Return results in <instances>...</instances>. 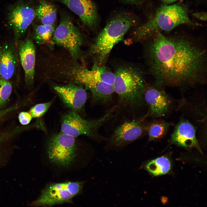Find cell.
Here are the masks:
<instances>
[{"label":"cell","mask_w":207,"mask_h":207,"mask_svg":"<svg viewBox=\"0 0 207 207\" xmlns=\"http://www.w3.org/2000/svg\"><path fill=\"white\" fill-rule=\"evenodd\" d=\"M18 47L20 62L24 72L25 83L32 85L34 80L36 62V50L32 41L28 38L19 41Z\"/></svg>","instance_id":"12"},{"label":"cell","mask_w":207,"mask_h":207,"mask_svg":"<svg viewBox=\"0 0 207 207\" xmlns=\"http://www.w3.org/2000/svg\"><path fill=\"white\" fill-rule=\"evenodd\" d=\"M170 124L163 120H154L146 126L149 141L159 139L166 134Z\"/></svg>","instance_id":"20"},{"label":"cell","mask_w":207,"mask_h":207,"mask_svg":"<svg viewBox=\"0 0 207 207\" xmlns=\"http://www.w3.org/2000/svg\"><path fill=\"white\" fill-rule=\"evenodd\" d=\"M52 103V101H50L36 104L30 109V113L33 118L41 117L47 110Z\"/></svg>","instance_id":"23"},{"label":"cell","mask_w":207,"mask_h":207,"mask_svg":"<svg viewBox=\"0 0 207 207\" xmlns=\"http://www.w3.org/2000/svg\"><path fill=\"white\" fill-rule=\"evenodd\" d=\"M193 16L200 20L205 21L206 20V14L205 12L196 13L193 14Z\"/></svg>","instance_id":"26"},{"label":"cell","mask_w":207,"mask_h":207,"mask_svg":"<svg viewBox=\"0 0 207 207\" xmlns=\"http://www.w3.org/2000/svg\"><path fill=\"white\" fill-rule=\"evenodd\" d=\"M74 137L61 132L52 136L49 139L47 154L49 159L57 165L66 167L76 157Z\"/></svg>","instance_id":"7"},{"label":"cell","mask_w":207,"mask_h":207,"mask_svg":"<svg viewBox=\"0 0 207 207\" xmlns=\"http://www.w3.org/2000/svg\"><path fill=\"white\" fill-rule=\"evenodd\" d=\"M82 182H68L51 184L42 191L38 198L32 205L34 206H50L71 202L72 198L81 191Z\"/></svg>","instance_id":"6"},{"label":"cell","mask_w":207,"mask_h":207,"mask_svg":"<svg viewBox=\"0 0 207 207\" xmlns=\"http://www.w3.org/2000/svg\"><path fill=\"white\" fill-rule=\"evenodd\" d=\"M206 54L189 40L167 37L159 31L155 33L147 48L150 70L158 86L203 82L206 71Z\"/></svg>","instance_id":"1"},{"label":"cell","mask_w":207,"mask_h":207,"mask_svg":"<svg viewBox=\"0 0 207 207\" xmlns=\"http://www.w3.org/2000/svg\"><path fill=\"white\" fill-rule=\"evenodd\" d=\"M32 117L30 113L22 112L19 114L18 118L21 124L23 125H26L29 124L30 122Z\"/></svg>","instance_id":"24"},{"label":"cell","mask_w":207,"mask_h":207,"mask_svg":"<svg viewBox=\"0 0 207 207\" xmlns=\"http://www.w3.org/2000/svg\"><path fill=\"white\" fill-rule=\"evenodd\" d=\"M5 138V136H0V144Z\"/></svg>","instance_id":"29"},{"label":"cell","mask_w":207,"mask_h":207,"mask_svg":"<svg viewBox=\"0 0 207 207\" xmlns=\"http://www.w3.org/2000/svg\"><path fill=\"white\" fill-rule=\"evenodd\" d=\"M67 6L80 18L83 24L93 27L98 19L96 6L92 0H58Z\"/></svg>","instance_id":"14"},{"label":"cell","mask_w":207,"mask_h":207,"mask_svg":"<svg viewBox=\"0 0 207 207\" xmlns=\"http://www.w3.org/2000/svg\"><path fill=\"white\" fill-rule=\"evenodd\" d=\"M143 118L139 120L126 122L115 130L109 140L111 147H122L137 140L146 131Z\"/></svg>","instance_id":"10"},{"label":"cell","mask_w":207,"mask_h":207,"mask_svg":"<svg viewBox=\"0 0 207 207\" xmlns=\"http://www.w3.org/2000/svg\"><path fill=\"white\" fill-rule=\"evenodd\" d=\"M136 23L135 17L127 13L119 14L110 21L99 34L90 50L89 54L95 57V63L101 65L105 63L114 47Z\"/></svg>","instance_id":"2"},{"label":"cell","mask_w":207,"mask_h":207,"mask_svg":"<svg viewBox=\"0 0 207 207\" xmlns=\"http://www.w3.org/2000/svg\"><path fill=\"white\" fill-rule=\"evenodd\" d=\"M54 89L63 102L72 110H80L84 106L87 93L82 85L68 83L56 86Z\"/></svg>","instance_id":"11"},{"label":"cell","mask_w":207,"mask_h":207,"mask_svg":"<svg viewBox=\"0 0 207 207\" xmlns=\"http://www.w3.org/2000/svg\"><path fill=\"white\" fill-rule=\"evenodd\" d=\"M113 85L114 92L124 105L135 108L143 104L146 86L141 74L130 67H121L117 70Z\"/></svg>","instance_id":"4"},{"label":"cell","mask_w":207,"mask_h":207,"mask_svg":"<svg viewBox=\"0 0 207 207\" xmlns=\"http://www.w3.org/2000/svg\"><path fill=\"white\" fill-rule=\"evenodd\" d=\"M164 2L167 4H169L175 2L178 0H163Z\"/></svg>","instance_id":"28"},{"label":"cell","mask_w":207,"mask_h":207,"mask_svg":"<svg viewBox=\"0 0 207 207\" xmlns=\"http://www.w3.org/2000/svg\"><path fill=\"white\" fill-rule=\"evenodd\" d=\"M171 139L172 143L185 147H194L202 152L196 137L195 128L186 120H181L178 123L171 135Z\"/></svg>","instance_id":"15"},{"label":"cell","mask_w":207,"mask_h":207,"mask_svg":"<svg viewBox=\"0 0 207 207\" xmlns=\"http://www.w3.org/2000/svg\"><path fill=\"white\" fill-rule=\"evenodd\" d=\"M12 90V85L9 80L0 78V108L6 103Z\"/></svg>","instance_id":"22"},{"label":"cell","mask_w":207,"mask_h":207,"mask_svg":"<svg viewBox=\"0 0 207 207\" xmlns=\"http://www.w3.org/2000/svg\"><path fill=\"white\" fill-rule=\"evenodd\" d=\"M55 30L53 25L42 24L37 26L33 37L35 43L38 45L54 44L52 38Z\"/></svg>","instance_id":"19"},{"label":"cell","mask_w":207,"mask_h":207,"mask_svg":"<svg viewBox=\"0 0 207 207\" xmlns=\"http://www.w3.org/2000/svg\"><path fill=\"white\" fill-rule=\"evenodd\" d=\"M92 67L95 70L102 82L113 86L115 79V74L106 67L95 63Z\"/></svg>","instance_id":"21"},{"label":"cell","mask_w":207,"mask_h":207,"mask_svg":"<svg viewBox=\"0 0 207 207\" xmlns=\"http://www.w3.org/2000/svg\"><path fill=\"white\" fill-rule=\"evenodd\" d=\"M14 42L0 47V78L10 79L16 69L17 57Z\"/></svg>","instance_id":"16"},{"label":"cell","mask_w":207,"mask_h":207,"mask_svg":"<svg viewBox=\"0 0 207 207\" xmlns=\"http://www.w3.org/2000/svg\"><path fill=\"white\" fill-rule=\"evenodd\" d=\"M124 1L131 3H137L140 2L143 0H124Z\"/></svg>","instance_id":"27"},{"label":"cell","mask_w":207,"mask_h":207,"mask_svg":"<svg viewBox=\"0 0 207 207\" xmlns=\"http://www.w3.org/2000/svg\"><path fill=\"white\" fill-rule=\"evenodd\" d=\"M36 16L43 24L53 25L56 18V10L52 5L43 3L36 9Z\"/></svg>","instance_id":"18"},{"label":"cell","mask_w":207,"mask_h":207,"mask_svg":"<svg viewBox=\"0 0 207 207\" xmlns=\"http://www.w3.org/2000/svg\"><path fill=\"white\" fill-rule=\"evenodd\" d=\"M143 96L149 106L150 115L156 117L163 116L170 108V99L164 92L156 87L146 86Z\"/></svg>","instance_id":"13"},{"label":"cell","mask_w":207,"mask_h":207,"mask_svg":"<svg viewBox=\"0 0 207 207\" xmlns=\"http://www.w3.org/2000/svg\"><path fill=\"white\" fill-rule=\"evenodd\" d=\"M171 167L170 160L167 157L161 156L148 162L145 168L152 174L158 176L168 172Z\"/></svg>","instance_id":"17"},{"label":"cell","mask_w":207,"mask_h":207,"mask_svg":"<svg viewBox=\"0 0 207 207\" xmlns=\"http://www.w3.org/2000/svg\"><path fill=\"white\" fill-rule=\"evenodd\" d=\"M52 40L54 44L66 49L70 56L77 60L80 53L83 38L80 31L67 17L62 19L55 30Z\"/></svg>","instance_id":"8"},{"label":"cell","mask_w":207,"mask_h":207,"mask_svg":"<svg viewBox=\"0 0 207 207\" xmlns=\"http://www.w3.org/2000/svg\"><path fill=\"white\" fill-rule=\"evenodd\" d=\"M14 110L13 106L10 107L7 109L0 111V120L5 115L10 112Z\"/></svg>","instance_id":"25"},{"label":"cell","mask_w":207,"mask_h":207,"mask_svg":"<svg viewBox=\"0 0 207 207\" xmlns=\"http://www.w3.org/2000/svg\"><path fill=\"white\" fill-rule=\"evenodd\" d=\"M115 108L108 111L101 118L94 120L83 118L76 112L72 110L65 114L62 118L61 132L74 137L85 135L93 138L103 139L97 133L99 128L112 115Z\"/></svg>","instance_id":"5"},{"label":"cell","mask_w":207,"mask_h":207,"mask_svg":"<svg viewBox=\"0 0 207 207\" xmlns=\"http://www.w3.org/2000/svg\"><path fill=\"white\" fill-rule=\"evenodd\" d=\"M36 16L35 9L23 3H18L9 11L8 21L14 32L13 42L15 45L24 35Z\"/></svg>","instance_id":"9"},{"label":"cell","mask_w":207,"mask_h":207,"mask_svg":"<svg viewBox=\"0 0 207 207\" xmlns=\"http://www.w3.org/2000/svg\"><path fill=\"white\" fill-rule=\"evenodd\" d=\"M182 24H194L186 9L177 4L164 5L157 10L152 18L135 30L133 37L135 40H142L160 30L170 31Z\"/></svg>","instance_id":"3"}]
</instances>
